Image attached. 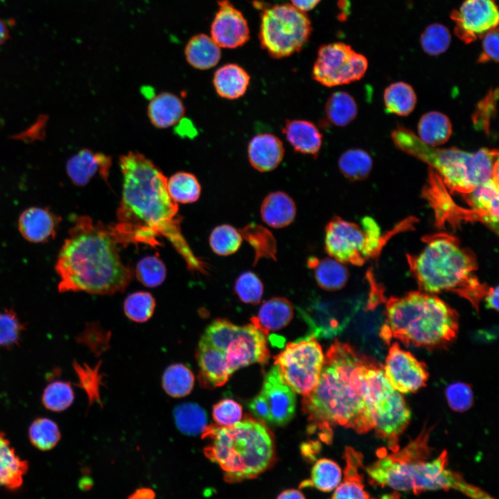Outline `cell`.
<instances>
[{
    "label": "cell",
    "mask_w": 499,
    "mask_h": 499,
    "mask_svg": "<svg viewBox=\"0 0 499 499\" xmlns=\"http://www.w3.org/2000/svg\"><path fill=\"white\" fill-rule=\"evenodd\" d=\"M293 317V307L285 297H273L261 306L257 316L251 318L252 324L265 335L270 331L286 326Z\"/></svg>",
    "instance_id": "cell-28"
},
{
    "label": "cell",
    "mask_w": 499,
    "mask_h": 499,
    "mask_svg": "<svg viewBox=\"0 0 499 499\" xmlns=\"http://www.w3.org/2000/svg\"><path fill=\"white\" fill-rule=\"evenodd\" d=\"M202 338L223 353L231 374L253 363H266L270 358L265 335L252 324L238 326L218 318L207 327Z\"/></svg>",
    "instance_id": "cell-10"
},
{
    "label": "cell",
    "mask_w": 499,
    "mask_h": 499,
    "mask_svg": "<svg viewBox=\"0 0 499 499\" xmlns=\"http://www.w3.org/2000/svg\"><path fill=\"white\" fill-rule=\"evenodd\" d=\"M498 28L487 32L482 42V51L478 60V62L498 61Z\"/></svg>",
    "instance_id": "cell-56"
},
{
    "label": "cell",
    "mask_w": 499,
    "mask_h": 499,
    "mask_svg": "<svg viewBox=\"0 0 499 499\" xmlns=\"http://www.w3.org/2000/svg\"><path fill=\"white\" fill-rule=\"evenodd\" d=\"M28 439L31 444L42 451L53 449L61 439L57 423L51 419L38 417L28 428Z\"/></svg>",
    "instance_id": "cell-41"
},
{
    "label": "cell",
    "mask_w": 499,
    "mask_h": 499,
    "mask_svg": "<svg viewBox=\"0 0 499 499\" xmlns=\"http://www.w3.org/2000/svg\"><path fill=\"white\" fill-rule=\"evenodd\" d=\"M234 292L243 302L255 305L262 298L263 286L256 274L247 271L242 273L236 280Z\"/></svg>",
    "instance_id": "cell-49"
},
{
    "label": "cell",
    "mask_w": 499,
    "mask_h": 499,
    "mask_svg": "<svg viewBox=\"0 0 499 499\" xmlns=\"http://www.w3.org/2000/svg\"><path fill=\"white\" fill-rule=\"evenodd\" d=\"M240 233L255 251L254 264L263 257L276 260V240L269 230L263 226L251 223L242 229Z\"/></svg>",
    "instance_id": "cell-43"
},
{
    "label": "cell",
    "mask_w": 499,
    "mask_h": 499,
    "mask_svg": "<svg viewBox=\"0 0 499 499\" xmlns=\"http://www.w3.org/2000/svg\"><path fill=\"white\" fill-rule=\"evenodd\" d=\"M155 493L150 489H140L137 490L128 499H153Z\"/></svg>",
    "instance_id": "cell-61"
},
{
    "label": "cell",
    "mask_w": 499,
    "mask_h": 499,
    "mask_svg": "<svg viewBox=\"0 0 499 499\" xmlns=\"http://www.w3.org/2000/svg\"><path fill=\"white\" fill-rule=\"evenodd\" d=\"M498 173L487 181L464 194L474 217L487 223L494 230L498 229L499 186Z\"/></svg>",
    "instance_id": "cell-21"
},
{
    "label": "cell",
    "mask_w": 499,
    "mask_h": 499,
    "mask_svg": "<svg viewBox=\"0 0 499 499\" xmlns=\"http://www.w3.org/2000/svg\"><path fill=\"white\" fill-rule=\"evenodd\" d=\"M211 25V37L220 48L236 49L250 40L247 21L229 0H219Z\"/></svg>",
    "instance_id": "cell-17"
},
{
    "label": "cell",
    "mask_w": 499,
    "mask_h": 499,
    "mask_svg": "<svg viewBox=\"0 0 499 499\" xmlns=\"http://www.w3.org/2000/svg\"><path fill=\"white\" fill-rule=\"evenodd\" d=\"M28 467V462L17 455L6 433L0 432V487L9 491L19 489Z\"/></svg>",
    "instance_id": "cell-27"
},
{
    "label": "cell",
    "mask_w": 499,
    "mask_h": 499,
    "mask_svg": "<svg viewBox=\"0 0 499 499\" xmlns=\"http://www.w3.org/2000/svg\"><path fill=\"white\" fill-rule=\"evenodd\" d=\"M135 274L137 279L144 286L154 288L161 284L166 275L163 261L155 256H148L137 264Z\"/></svg>",
    "instance_id": "cell-48"
},
{
    "label": "cell",
    "mask_w": 499,
    "mask_h": 499,
    "mask_svg": "<svg viewBox=\"0 0 499 499\" xmlns=\"http://www.w3.org/2000/svg\"><path fill=\"white\" fill-rule=\"evenodd\" d=\"M26 325L12 308L0 311V348L12 349L21 341Z\"/></svg>",
    "instance_id": "cell-46"
},
{
    "label": "cell",
    "mask_w": 499,
    "mask_h": 499,
    "mask_svg": "<svg viewBox=\"0 0 499 499\" xmlns=\"http://www.w3.org/2000/svg\"><path fill=\"white\" fill-rule=\"evenodd\" d=\"M130 243L139 244L117 223L105 225L87 216H79L57 257L58 290L97 295L123 292L133 270L122 261L119 252Z\"/></svg>",
    "instance_id": "cell-3"
},
{
    "label": "cell",
    "mask_w": 499,
    "mask_h": 499,
    "mask_svg": "<svg viewBox=\"0 0 499 499\" xmlns=\"http://www.w3.org/2000/svg\"><path fill=\"white\" fill-rule=\"evenodd\" d=\"M199 380L208 388L220 387L231 375L223 353L201 338L197 351Z\"/></svg>",
    "instance_id": "cell-23"
},
{
    "label": "cell",
    "mask_w": 499,
    "mask_h": 499,
    "mask_svg": "<svg viewBox=\"0 0 499 499\" xmlns=\"http://www.w3.org/2000/svg\"><path fill=\"white\" fill-rule=\"evenodd\" d=\"M368 67L367 58L343 42L321 45L312 69V78L332 87L362 78Z\"/></svg>",
    "instance_id": "cell-12"
},
{
    "label": "cell",
    "mask_w": 499,
    "mask_h": 499,
    "mask_svg": "<svg viewBox=\"0 0 499 499\" xmlns=\"http://www.w3.org/2000/svg\"><path fill=\"white\" fill-rule=\"evenodd\" d=\"M361 227L365 233L368 247L373 256L377 254L382 244L380 227L369 216H365L361 220Z\"/></svg>",
    "instance_id": "cell-55"
},
{
    "label": "cell",
    "mask_w": 499,
    "mask_h": 499,
    "mask_svg": "<svg viewBox=\"0 0 499 499\" xmlns=\"http://www.w3.org/2000/svg\"><path fill=\"white\" fill-rule=\"evenodd\" d=\"M426 243L417 255L408 256L419 287L430 294L441 291L459 294L478 310L479 302L488 289L475 276L477 263L471 252L445 234L427 237Z\"/></svg>",
    "instance_id": "cell-7"
},
{
    "label": "cell",
    "mask_w": 499,
    "mask_h": 499,
    "mask_svg": "<svg viewBox=\"0 0 499 499\" xmlns=\"http://www.w3.org/2000/svg\"><path fill=\"white\" fill-rule=\"evenodd\" d=\"M324 111L329 122L335 126L343 127L355 119L358 105L349 93L335 91L328 98Z\"/></svg>",
    "instance_id": "cell-36"
},
{
    "label": "cell",
    "mask_w": 499,
    "mask_h": 499,
    "mask_svg": "<svg viewBox=\"0 0 499 499\" xmlns=\"http://www.w3.org/2000/svg\"><path fill=\"white\" fill-rule=\"evenodd\" d=\"M167 189L175 202L192 203L197 201L201 193V186L197 177L187 172H177L167 180Z\"/></svg>",
    "instance_id": "cell-38"
},
{
    "label": "cell",
    "mask_w": 499,
    "mask_h": 499,
    "mask_svg": "<svg viewBox=\"0 0 499 499\" xmlns=\"http://www.w3.org/2000/svg\"><path fill=\"white\" fill-rule=\"evenodd\" d=\"M292 5L302 12L313 10L321 0H290Z\"/></svg>",
    "instance_id": "cell-59"
},
{
    "label": "cell",
    "mask_w": 499,
    "mask_h": 499,
    "mask_svg": "<svg viewBox=\"0 0 499 499\" xmlns=\"http://www.w3.org/2000/svg\"><path fill=\"white\" fill-rule=\"evenodd\" d=\"M282 132L296 152L314 157L318 155L322 134L313 123L304 119L288 120Z\"/></svg>",
    "instance_id": "cell-26"
},
{
    "label": "cell",
    "mask_w": 499,
    "mask_h": 499,
    "mask_svg": "<svg viewBox=\"0 0 499 499\" xmlns=\"http://www.w3.org/2000/svg\"><path fill=\"white\" fill-rule=\"evenodd\" d=\"M202 437L210 441L204 449L206 457L220 467L228 483L255 479L277 461L272 432L248 414L229 427L207 426Z\"/></svg>",
    "instance_id": "cell-5"
},
{
    "label": "cell",
    "mask_w": 499,
    "mask_h": 499,
    "mask_svg": "<svg viewBox=\"0 0 499 499\" xmlns=\"http://www.w3.org/2000/svg\"><path fill=\"white\" fill-rule=\"evenodd\" d=\"M185 107L182 100L170 92L155 96L148 106V116L157 128H168L175 125L184 116Z\"/></svg>",
    "instance_id": "cell-30"
},
{
    "label": "cell",
    "mask_w": 499,
    "mask_h": 499,
    "mask_svg": "<svg viewBox=\"0 0 499 499\" xmlns=\"http://www.w3.org/2000/svg\"><path fill=\"white\" fill-rule=\"evenodd\" d=\"M358 306L350 303L319 302L300 310V313L310 328V335L328 339L342 331Z\"/></svg>",
    "instance_id": "cell-16"
},
{
    "label": "cell",
    "mask_w": 499,
    "mask_h": 499,
    "mask_svg": "<svg viewBox=\"0 0 499 499\" xmlns=\"http://www.w3.org/2000/svg\"><path fill=\"white\" fill-rule=\"evenodd\" d=\"M446 396L449 406L455 411L463 412L469 409L473 402L471 387L464 383H455L448 385Z\"/></svg>",
    "instance_id": "cell-53"
},
{
    "label": "cell",
    "mask_w": 499,
    "mask_h": 499,
    "mask_svg": "<svg viewBox=\"0 0 499 499\" xmlns=\"http://www.w3.org/2000/svg\"><path fill=\"white\" fill-rule=\"evenodd\" d=\"M188 63L195 69L207 70L215 67L220 60V48L205 34L193 36L184 49Z\"/></svg>",
    "instance_id": "cell-32"
},
{
    "label": "cell",
    "mask_w": 499,
    "mask_h": 499,
    "mask_svg": "<svg viewBox=\"0 0 499 499\" xmlns=\"http://www.w3.org/2000/svg\"><path fill=\"white\" fill-rule=\"evenodd\" d=\"M410 417V410L403 396L394 390L376 417L374 428L378 437L387 441L392 452L399 449V437L409 424Z\"/></svg>",
    "instance_id": "cell-19"
},
{
    "label": "cell",
    "mask_w": 499,
    "mask_h": 499,
    "mask_svg": "<svg viewBox=\"0 0 499 499\" xmlns=\"http://www.w3.org/2000/svg\"><path fill=\"white\" fill-rule=\"evenodd\" d=\"M498 97V88L490 89L487 94L478 102L472 115V121L475 127L487 134L489 133L491 121L496 116Z\"/></svg>",
    "instance_id": "cell-51"
},
{
    "label": "cell",
    "mask_w": 499,
    "mask_h": 499,
    "mask_svg": "<svg viewBox=\"0 0 499 499\" xmlns=\"http://www.w3.org/2000/svg\"><path fill=\"white\" fill-rule=\"evenodd\" d=\"M73 367L78 377V385L85 391L90 403L98 400L100 378L97 369H91L87 365L82 367L76 362L73 363Z\"/></svg>",
    "instance_id": "cell-54"
},
{
    "label": "cell",
    "mask_w": 499,
    "mask_h": 499,
    "mask_svg": "<svg viewBox=\"0 0 499 499\" xmlns=\"http://www.w3.org/2000/svg\"><path fill=\"white\" fill-rule=\"evenodd\" d=\"M261 214L262 220L274 228L289 225L296 215V206L293 200L286 193L275 191L263 200Z\"/></svg>",
    "instance_id": "cell-31"
},
{
    "label": "cell",
    "mask_w": 499,
    "mask_h": 499,
    "mask_svg": "<svg viewBox=\"0 0 499 499\" xmlns=\"http://www.w3.org/2000/svg\"><path fill=\"white\" fill-rule=\"evenodd\" d=\"M324 248L330 256L342 263L361 265L371 257L362 228L338 216L326 226Z\"/></svg>",
    "instance_id": "cell-13"
},
{
    "label": "cell",
    "mask_w": 499,
    "mask_h": 499,
    "mask_svg": "<svg viewBox=\"0 0 499 499\" xmlns=\"http://www.w3.org/2000/svg\"><path fill=\"white\" fill-rule=\"evenodd\" d=\"M123 175L122 198L116 212L118 225L139 243L155 247L165 237L191 271L206 273V264L192 252L182 234L178 204L170 196L167 178L148 158L130 151L119 157Z\"/></svg>",
    "instance_id": "cell-2"
},
{
    "label": "cell",
    "mask_w": 499,
    "mask_h": 499,
    "mask_svg": "<svg viewBox=\"0 0 499 499\" xmlns=\"http://www.w3.org/2000/svg\"><path fill=\"white\" fill-rule=\"evenodd\" d=\"M242 406L233 399H225L213 407V418L222 427H229L242 419Z\"/></svg>",
    "instance_id": "cell-52"
},
{
    "label": "cell",
    "mask_w": 499,
    "mask_h": 499,
    "mask_svg": "<svg viewBox=\"0 0 499 499\" xmlns=\"http://www.w3.org/2000/svg\"><path fill=\"white\" fill-rule=\"evenodd\" d=\"M308 16L288 3L263 10L259 39L263 49L273 58H283L299 52L311 35Z\"/></svg>",
    "instance_id": "cell-9"
},
{
    "label": "cell",
    "mask_w": 499,
    "mask_h": 499,
    "mask_svg": "<svg viewBox=\"0 0 499 499\" xmlns=\"http://www.w3.org/2000/svg\"><path fill=\"white\" fill-rule=\"evenodd\" d=\"M419 138L426 144L436 147L445 143L452 134V124L448 117L439 112L423 114L418 123Z\"/></svg>",
    "instance_id": "cell-34"
},
{
    "label": "cell",
    "mask_w": 499,
    "mask_h": 499,
    "mask_svg": "<svg viewBox=\"0 0 499 499\" xmlns=\"http://www.w3.org/2000/svg\"><path fill=\"white\" fill-rule=\"evenodd\" d=\"M498 286L488 289L484 297L487 307L498 310Z\"/></svg>",
    "instance_id": "cell-58"
},
{
    "label": "cell",
    "mask_w": 499,
    "mask_h": 499,
    "mask_svg": "<svg viewBox=\"0 0 499 499\" xmlns=\"http://www.w3.org/2000/svg\"><path fill=\"white\" fill-rule=\"evenodd\" d=\"M155 300L148 292L139 291L128 295L123 304L126 316L136 322H144L152 315Z\"/></svg>",
    "instance_id": "cell-47"
},
{
    "label": "cell",
    "mask_w": 499,
    "mask_h": 499,
    "mask_svg": "<svg viewBox=\"0 0 499 499\" xmlns=\"http://www.w3.org/2000/svg\"><path fill=\"white\" fill-rule=\"evenodd\" d=\"M277 499H306V497L299 489H288L281 492Z\"/></svg>",
    "instance_id": "cell-60"
},
{
    "label": "cell",
    "mask_w": 499,
    "mask_h": 499,
    "mask_svg": "<svg viewBox=\"0 0 499 499\" xmlns=\"http://www.w3.org/2000/svg\"><path fill=\"white\" fill-rule=\"evenodd\" d=\"M250 76L240 65L226 64L214 73L213 84L221 98L234 100L243 96L250 85Z\"/></svg>",
    "instance_id": "cell-29"
},
{
    "label": "cell",
    "mask_w": 499,
    "mask_h": 499,
    "mask_svg": "<svg viewBox=\"0 0 499 499\" xmlns=\"http://www.w3.org/2000/svg\"><path fill=\"white\" fill-rule=\"evenodd\" d=\"M194 385V376L191 369L180 363L170 365L164 371L162 385L166 392L173 397L188 395Z\"/></svg>",
    "instance_id": "cell-42"
},
{
    "label": "cell",
    "mask_w": 499,
    "mask_h": 499,
    "mask_svg": "<svg viewBox=\"0 0 499 499\" xmlns=\"http://www.w3.org/2000/svg\"><path fill=\"white\" fill-rule=\"evenodd\" d=\"M338 167L347 179L351 181L362 180L370 173L372 159L363 150L350 149L344 152L340 157Z\"/></svg>",
    "instance_id": "cell-40"
},
{
    "label": "cell",
    "mask_w": 499,
    "mask_h": 499,
    "mask_svg": "<svg viewBox=\"0 0 499 499\" xmlns=\"http://www.w3.org/2000/svg\"><path fill=\"white\" fill-rule=\"evenodd\" d=\"M242 243L240 233L229 225L215 227L209 236L212 250L218 255L228 256L235 253Z\"/></svg>",
    "instance_id": "cell-45"
},
{
    "label": "cell",
    "mask_w": 499,
    "mask_h": 499,
    "mask_svg": "<svg viewBox=\"0 0 499 499\" xmlns=\"http://www.w3.org/2000/svg\"><path fill=\"white\" fill-rule=\"evenodd\" d=\"M432 428L424 426L419 435L403 449L387 453L378 451V459L366 468L371 484L418 494L429 490L456 489L471 497L475 487L461 474L446 469L448 453L443 450L430 462L432 448L428 441Z\"/></svg>",
    "instance_id": "cell-4"
},
{
    "label": "cell",
    "mask_w": 499,
    "mask_h": 499,
    "mask_svg": "<svg viewBox=\"0 0 499 499\" xmlns=\"http://www.w3.org/2000/svg\"><path fill=\"white\" fill-rule=\"evenodd\" d=\"M394 389L383 365L351 345L335 340L329 348L317 386L304 396L302 410L310 428L325 441L335 426L362 434L375 427V419Z\"/></svg>",
    "instance_id": "cell-1"
},
{
    "label": "cell",
    "mask_w": 499,
    "mask_h": 499,
    "mask_svg": "<svg viewBox=\"0 0 499 499\" xmlns=\"http://www.w3.org/2000/svg\"><path fill=\"white\" fill-rule=\"evenodd\" d=\"M284 153L282 141L270 133L254 136L247 146L249 162L259 172H269L275 169L281 162Z\"/></svg>",
    "instance_id": "cell-25"
},
{
    "label": "cell",
    "mask_w": 499,
    "mask_h": 499,
    "mask_svg": "<svg viewBox=\"0 0 499 499\" xmlns=\"http://www.w3.org/2000/svg\"><path fill=\"white\" fill-rule=\"evenodd\" d=\"M174 418L177 428L188 435H197L207 428V414L198 405L185 403L174 410Z\"/></svg>",
    "instance_id": "cell-39"
},
{
    "label": "cell",
    "mask_w": 499,
    "mask_h": 499,
    "mask_svg": "<svg viewBox=\"0 0 499 499\" xmlns=\"http://www.w3.org/2000/svg\"><path fill=\"white\" fill-rule=\"evenodd\" d=\"M60 218L47 208L31 207L19 216L18 228L24 238L42 243L53 239Z\"/></svg>",
    "instance_id": "cell-20"
},
{
    "label": "cell",
    "mask_w": 499,
    "mask_h": 499,
    "mask_svg": "<svg viewBox=\"0 0 499 499\" xmlns=\"http://www.w3.org/2000/svg\"><path fill=\"white\" fill-rule=\"evenodd\" d=\"M450 17L457 36L469 44L496 28L499 14L494 0H465Z\"/></svg>",
    "instance_id": "cell-15"
},
{
    "label": "cell",
    "mask_w": 499,
    "mask_h": 499,
    "mask_svg": "<svg viewBox=\"0 0 499 499\" xmlns=\"http://www.w3.org/2000/svg\"><path fill=\"white\" fill-rule=\"evenodd\" d=\"M383 370L391 386L402 394L414 393L425 387L429 376L426 364L396 342L389 349Z\"/></svg>",
    "instance_id": "cell-14"
},
{
    "label": "cell",
    "mask_w": 499,
    "mask_h": 499,
    "mask_svg": "<svg viewBox=\"0 0 499 499\" xmlns=\"http://www.w3.org/2000/svg\"><path fill=\"white\" fill-rule=\"evenodd\" d=\"M384 314L379 335L387 344L395 338L405 346L443 348L458 332L457 312L430 293L412 292L392 297L386 303Z\"/></svg>",
    "instance_id": "cell-6"
},
{
    "label": "cell",
    "mask_w": 499,
    "mask_h": 499,
    "mask_svg": "<svg viewBox=\"0 0 499 499\" xmlns=\"http://www.w3.org/2000/svg\"><path fill=\"white\" fill-rule=\"evenodd\" d=\"M249 408L256 419L270 423V409L265 397L261 393L250 401Z\"/></svg>",
    "instance_id": "cell-57"
},
{
    "label": "cell",
    "mask_w": 499,
    "mask_h": 499,
    "mask_svg": "<svg viewBox=\"0 0 499 499\" xmlns=\"http://www.w3.org/2000/svg\"><path fill=\"white\" fill-rule=\"evenodd\" d=\"M395 146L434 169L451 191L466 194L489 180L498 167V151L482 148L469 152L453 147L437 148L423 143L413 132L399 126L392 133Z\"/></svg>",
    "instance_id": "cell-8"
},
{
    "label": "cell",
    "mask_w": 499,
    "mask_h": 499,
    "mask_svg": "<svg viewBox=\"0 0 499 499\" xmlns=\"http://www.w3.org/2000/svg\"><path fill=\"white\" fill-rule=\"evenodd\" d=\"M260 393L268 405L270 423L281 426L291 420L295 412V394L283 381L276 365L266 374Z\"/></svg>",
    "instance_id": "cell-18"
},
{
    "label": "cell",
    "mask_w": 499,
    "mask_h": 499,
    "mask_svg": "<svg viewBox=\"0 0 499 499\" xmlns=\"http://www.w3.org/2000/svg\"><path fill=\"white\" fill-rule=\"evenodd\" d=\"M74 392L69 382L56 380L49 383L42 394L44 407L59 412L67 409L73 402Z\"/></svg>",
    "instance_id": "cell-44"
},
{
    "label": "cell",
    "mask_w": 499,
    "mask_h": 499,
    "mask_svg": "<svg viewBox=\"0 0 499 499\" xmlns=\"http://www.w3.org/2000/svg\"><path fill=\"white\" fill-rule=\"evenodd\" d=\"M450 43L448 30L439 24L426 28L421 37L423 51L430 55H438L447 50Z\"/></svg>",
    "instance_id": "cell-50"
},
{
    "label": "cell",
    "mask_w": 499,
    "mask_h": 499,
    "mask_svg": "<svg viewBox=\"0 0 499 499\" xmlns=\"http://www.w3.org/2000/svg\"><path fill=\"white\" fill-rule=\"evenodd\" d=\"M324 359L319 342L308 335L288 343L274 357V365L293 392L306 396L317 386Z\"/></svg>",
    "instance_id": "cell-11"
},
{
    "label": "cell",
    "mask_w": 499,
    "mask_h": 499,
    "mask_svg": "<svg viewBox=\"0 0 499 499\" xmlns=\"http://www.w3.org/2000/svg\"><path fill=\"white\" fill-rule=\"evenodd\" d=\"M10 38V30L5 20L0 17V46Z\"/></svg>",
    "instance_id": "cell-62"
},
{
    "label": "cell",
    "mask_w": 499,
    "mask_h": 499,
    "mask_svg": "<svg viewBox=\"0 0 499 499\" xmlns=\"http://www.w3.org/2000/svg\"><path fill=\"white\" fill-rule=\"evenodd\" d=\"M344 479L334 489L331 499H371L365 490L363 456L352 447L344 449Z\"/></svg>",
    "instance_id": "cell-24"
},
{
    "label": "cell",
    "mask_w": 499,
    "mask_h": 499,
    "mask_svg": "<svg viewBox=\"0 0 499 499\" xmlns=\"http://www.w3.org/2000/svg\"><path fill=\"white\" fill-rule=\"evenodd\" d=\"M111 164L110 156L89 149H82L68 160L67 173L75 185L83 186L97 172L107 182Z\"/></svg>",
    "instance_id": "cell-22"
},
{
    "label": "cell",
    "mask_w": 499,
    "mask_h": 499,
    "mask_svg": "<svg viewBox=\"0 0 499 499\" xmlns=\"http://www.w3.org/2000/svg\"><path fill=\"white\" fill-rule=\"evenodd\" d=\"M342 480V469L335 461L322 458L313 465L310 478L302 482L300 487H313L323 491L330 492L334 490Z\"/></svg>",
    "instance_id": "cell-35"
},
{
    "label": "cell",
    "mask_w": 499,
    "mask_h": 499,
    "mask_svg": "<svg viewBox=\"0 0 499 499\" xmlns=\"http://www.w3.org/2000/svg\"><path fill=\"white\" fill-rule=\"evenodd\" d=\"M386 110L399 116H408L415 107L417 96L406 82H397L389 85L384 91Z\"/></svg>",
    "instance_id": "cell-37"
},
{
    "label": "cell",
    "mask_w": 499,
    "mask_h": 499,
    "mask_svg": "<svg viewBox=\"0 0 499 499\" xmlns=\"http://www.w3.org/2000/svg\"><path fill=\"white\" fill-rule=\"evenodd\" d=\"M307 264L314 270L317 283L324 290L334 291L341 289L348 280L347 269L333 259L310 257Z\"/></svg>",
    "instance_id": "cell-33"
}]
</instances>
